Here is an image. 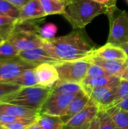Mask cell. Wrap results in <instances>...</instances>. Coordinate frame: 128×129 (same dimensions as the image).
<instances>
[{
    "label": "cell",
    "instance_id": "obj_1",
    "mask_svg": "<svg viewBox=\"0 0 128 129\" xmlns=\"http://www.w3.org/2000/svg\"><path fill=\"white\" fill-rule=\"evenodd\" d=\"M43 48L58 62L85 59L97 48L83 29H76L67 35L45 40Z\"/></svg>",
    "mask_w": 128,
    "mask_h": 129
},
{
    "label": "cell",
    "instance_id": "obj_2",
    "mask_svg": "<svg viewBox=\"0 0 128 129\" xmlns=\"http://www.w3.org/2000/svg\"><path fill=\"white\" fill-rule=\"evenodd\" d=\"M109 8L94 0H70L62 14L74 29H84L96 17L107 14Z\"/></svg>",
    "mask_w": 128,
    "mask_h": 129
},
{
    "label": "cell",
    "instance_id": "obj_3",
    "mask_svg": "<svg viewBox=\"0 0 128 129\" xmlns=\"http://www.w3.org/2000/svg\"><path fill=\"white\" fill-rule=\"evenodd\" d=\"M51 92V88L38 85L22 87L14 94L4 98L0 101V103L13 104L29 109L40 110Z\"/></svg>",
    "mask_w": 128,
    "mask_h": 129
},
{
    "label": "cell",
    "instance_id": "obj_4",
    "mask_svg": "<svg viewBox=\"0 0 128 129\" xmlns=\"http://www.w3.org/2000/svg\"><path fill=\"white\" fill-rule=\"evenodd\" d=\"M109 21V33L107 43L121 46L128 42V12L116 5L110 7L107 14Z\"/></svg>",
    "mask_w": 128,
    "mask_h": 129
},
{
    "label": "cell",
    "instance_id": "obj_5",
    "mask_svg": "<svg viewBox=\"0 0 128 129\" xmlns=\"http://www.w3.org/2000/svg\"><path fill=\"white\" fill-rule=\"evenodd\" d=\"M90 61L85 59L59 61L54 63L59 74V80L80 83L86 77Z\"/></svg>",
    "mask_w": 128,
    "mask_h": 129
},
{
    "label": "cell",
    "instance_id": "obj_6",
    "mask_svg": "<svg viewBox=\"0 0 128 129\" xmlns=\"http://www.w3.org/2000/svg\"><path fill=\"white\" fill-rule=\"evenodd\" d=\"M19 51L43 48L45 40L43 39L37 31L15 28L14 31L8 39Z\"/></svg>",
    "mask_w": 128,
    "mask_h": 129
},
{
    "label": "cell",
    "instance_id": "obj_7",
    "mask_svg": "<svg viewBox=\"0 0 128 129\" xmlns=\"http://www.w3.org/2000/svg\"><path fill=\"white\" fill-rule=\"evenodd\" d=\"M35 67V66L23 60L18 56L0 59V82H12L23 71Z\"/></svg>",
    "mask_w": 128,
    "mask_h": 129
},
{
    "label": "cell",
    "instance_id": "obj_8",
    "mask_svg": "<svg viewBox=\"0 0 128 129\" xmlns=\"http://www.w3.org/2000/svg\"><path fill=\"white\" fill-rule=\"evenodd\" d=\"M77 94H61L51 91L41 107L39 110L40 114L61 116Z\"/></svg>",
    "mask_w": 128,
    "mask_h": 129
},
{
    "label": "cell",
    "instance_id": "obj_9",
    "mask_svg": "<svg viewBox=\"0 0 128 129\" xmlns=\"http://www.w3.org/2000/svg\"><path fill=\"white\" fill-rule=\"evenodd\" d=\"M119 82L120 81L111 85L96 88L89 93L88 96L99 106L100 109L106 110L113 104Z\"/></svg>",
    "mask_w": 128,
    "mask_h": 129
},
{
    "label": "cell",
    "instance_id": "obj_10",
    "mask_svg": "<svg viewBox=\"0 0 128 129\" xmlns=\"http://www.w3.org/2000/svg\"><path fill=\"white\" fill-rule=\"evenodd\" d=\"M99 110V106L90 98L85 107L66 122L64 125L63 129H78L90 123L97 116Z\"/></svg>",
    "mask_w": 128,
    "mask_h": 129
},
{
    "label": "cell",
    "instance_id": "obj_11",
    "mask_svg": "<svg viewBox=\"0 0 128 129\" xmlns=\"http://www.w3.org/2000/svg\"><path fill=\"white\" fill-rule=\"evenodd\" d=\"M87 59L92 63L97 64L103 68L111 76L121 78L128 67L127 60H106L100 57L91 54Z\"/></svg>",
    "mask_w": 128,
    "mask_h": 129
},
{
    "label": "cell",
    "instance_id": "obj_12",
    "mask_svg": "<svg viewBox=\"0 0 128 129\" xmlns=\"http://www.w3.org/2000/svg\"><path fill=\"white\" fill-rule=\"evenodd\" d=\"M38 85L52 88L59 81V74L54 63H45L34 68Z\"/></svg>",
    "mask_w": 128,
    "mask_h": 129
},
{
    "label": "cell",
    "instance_id": "obj_13",
    "mask_svg": "<svg viewBox=\"0 0 128 129\" xmlns=\"http://www.w3.org/2000/svg\"><path fill=\"white\" fill-rule=\"evenodd\" d=\"M18 57L35 67L45 63L54 64L58 62L57 60L52 57L44 48H35L20 51L19 52Z\"/></svg>",
    "mask_w": 128,
    "mask_h": 129
},
{
    "label": "cell",
    "instance_id": "obj_14",
    "mask_svg": "<svg viewBox=\"0 0 128 129\" xmlns=\"http://www.w3.org/2000/svg\"><path fill=\"white\" fill-rule=\"evenodd\" d=\"M46 16L40 0H29L20 9L17 23L40 19Z\"/></svg>",
    "mask_w": 128,
    "mask_h": 129
},
{
    "label": "cell",
    "instance_id": "obj_15",
    "mask_svg": "<svg viewBox=\"0 0 128 129\" xmlns=\"http://www.w3.org/2000/svg\"><path fill=\"white\" fill-rule=\"evenodd\" d=\"M0 113L20 118H37L40 114L39 110L8 103H0Z\"/></svg>",
    "mask_w": 128,
    "mask_h": 129
},
{
    "label": "cell",
    "instance_id": "obj_16",
    "mask_svg": "<svg viewBox=\"0 0 128 129\" xmlns=\"http://www.w3.org/2000/svg\"><path fill=\"white\" fill-rule=\"evenodd\" d=\"M90 101V98L85 92H81L76 95L67 107L66 110L60 117L64 124L68 122L74 116L82 110Z\"/></svg>",
    "mask_w": 128,
    "mask_h": 129
},
{
    "label": "cell",
    "instance_id": "obj_17",
    "mask_svg": "<svg viewBox=\"0 0 128 129\" xmlns=\"http://www.w3.org/2000/svg\"><path fill=\"white\" fill-rule=\"evenodd\" d=\"M106 60H127L128 59L124 50L116 45L106 43L105 45L97 48L92 54Z\"/></svg>",
    "mask_w": 128,
    "mask_h": 129
},
{
    "label": "cell",
    "instance_id": "obj_18",
    "mask_svg": "<svg viewBox=\"0 0 128 129\" xmlns=\"http://www.w3.org/2000/svg\"><path fill=\"white\" fill-rule=\"evenodd\" d=\"M121 80L120 77L115 76H103L97 78H91V77H85L83 81L81 82V85L83 88L84 91L86 94H89V93L94 88L111 85L115 82H118Z\"/></svg>",
    "mask_w": 128,
    "mask_h": 129
},
{
    "label": "cell",
    "instance_id": "obj_19",
    "mask_svg": "<svg viewBox=\"0 0 128 129\" xmlns=\"http://www.w3.org/2000/svg\"><path fill=\"white\" fill-rule=\"evenodd\" d=\"M36 123L44 129H63L65 125L60 116L48 114H39Z\"/></svg>",
    "mask_w": 128,
    "mask_h": 129
},
{
    "label": "cell",
    "instance_id": "obj_20",
    "mask_svg": "<svg viewBox=\"0 0 128 129\" xmlns=\"http://www.w3.org/2000/svg\"><path fill=\"white\" fill-rule=\"evenodd\" d=\"M121 129H128V111L117 106L105 110Z\"/></svg>",
    "mask_w": 128,
    "mask_h": 129
},
{
    "label": "cell",
    "instance_id": "obj_21",
    "mask_svg": "<svg viewBox=\"0 0 128 129\" xmlns=\"http://www.w3.org/2000/svg\"><path fill=\"white\" fill-rule=\"evenodd\" d=\"M51 91L54 93L61 94H79L84 92L80 83L60 80L51 88Z\"/></svg>",
    "mask_w": 128,
    "mask_h": 129
},
{
    "label": "cell",
    "instance_id": "obj_22",
    "mask_svg": "<svg viewBox=\"0 0 128 129\" xmlns=\"http://www.w3.org/2000/svg\"><path fill=\"white\" fill-rule=\"evenodd\" d=\"M43 9L47 15L63 14L66 4L60 0H40Z\"/></svg>",
    "mask_w": 128,
    "mask_h": 129
},
{
    "label": "cell",
    "instance_id": "obj_23",
    "mask_svg": "<svg viewBox=\"0 0 128 129\" xmlns=\"http://www.w3.org/2000/svg\"><path fill=\"white\" fill-rule=\"evenodd\" d=\"M11 83L18 85L20 87H29L38 85V82L36 79L34 68L28 69L23 71Z\"/></svg>",
    "mask_w": 128,
    "mask_h": 129
},
{
    "label": "cell",
    "instance_id": "obj_24",
    "mask_svg": "<svg viewBox=\"0 0 128 129\" xmlns=\"http://www.w3.org/2000/svg\"><path fill=\"white\" fill-rule=\"evenodd\" d=\"M17 23V19L7 17L0 16V36L8 40L12 33L14 31Z\"/></svg>",
    "mask_w": 128,
    "mask_h": 129
},
{
    "label": "cell",
    "instance_id": "obj_25",
    "mask_svg": "<svg viewBox=\"0 0 128 129\" xmlns=\"http://www.w3.org/2000/svg\"><path fill=\"white\" fill-rule=\"evenodd\" d=\"M97 117L100 122L99 129H121L105 110L100 109L97 113Z\"/></svg>",
    "mask_w": 128,
    "mask_h": 129
},
{
    "label": "cell",
    "instance_id": "obj_26",
    "mask_svg": "<svg viewBox=\"0 0 128 129\" xmlns=\"http://www.w3.org/2000/svg\"><path fill=\"white\" fill-rule=\"evenodd\" d=\"M0 16H7L19 19L20 8H17L7 0H0Z\"/></svg>",
    "mask_w": 128,
    "mask_h": 129
},
{
    "label": "cell",
    "instance_id": "obj_27",
    "mask_svg": "<svg viewBox=\"0 0 128 129\" xmlns=\"http://www.w3.org/2000/svg\"><path fill=\"white\" fill-rule=\"evenodd\" d=\"M19 51L8 40L0 45V59L17 57Z\"/></svg>",
    "mask_w": 128,
    "mask_h": 129
},
{
    "label": "cell",
    "instance_id": "obj_28",
    "mask_svg": "<svg viewBox=\"0 0 128 129\" xmlns=\"http://www.w3.org/2000/svg\"><path fill=\"white\" fill-rule=\"evenodd\" d=\"M127 98H128V80L121 79L120 82L118 85L115 101L111 107L117 105L118 103L126 99Z\"/></svg>",
    "mask_w": 128,
    "mask_h": 129
},
{
    "label": "cell",
    "instance_id": "obj_29",
    "mask_svg": "<svg viewBox=\"0 0 128 129\" xmlns=\"http://www.w3.org/2000/svg\"><path fill=\"white\" fill-rule=\"evenodd\" d=\"M57 31V27L56 25L51 23H48L39 27L38 35L45 40H49L54 38Z\"/></svg>",
    "mask_w": 128,
    "mask_h": 129
},
{
    "label": "cell",
    "instance_id": "obj_30",
    "mask_svg": "<svg viewBox=\"0 0 128 129\" xmlns=\"http://www.w3.org/2000/svg\"><path fill=\"white\" fill-rule=\"evenodd\" d=\"M20 88V85L11 82H0V101L4 98L14 94Z\"/></svg>",
    "mask_w": 128,
    "mask_h": 129
},
{
    "label": "cell",
    "instance_id": "obj_31",
    "mask_svg": "<svg viewBox=\"0 0 128 129\" xmlns=\"http://www.w3.org/2000/svg\"><path fill=\"white\" fill-rule=\"evenodd\" d=\"M91 63V62H90ZM111 76L109 73H107L103 68L101 67L91 63L88 69L86 77H91V78H97V77H103V76Z\"/></svg>",
    "mask_w": 128,
    "mask_h": 129
},
{
    "label": "cell",
    "instance_id": "obj_32",
    "mask_svg": "<svg viewBox=\"0 0 128 129\" xmlns=\"http://www.w3.org/2000/svg\"><path fill=\"white\" fill-rule=\"evenodd\" d=\"M38 118V117H37ZM37 118H30L26 119L23 121L15 122L13 123L2 125L5 129H28L30 125L36 122Z\"/></svg>",
    "mask_w": 128,
    "mask_h": 129
},
{
    "label": "cell",
    "instance_id": "obj_33",
    "mask_svg": "<svg viewBox=\"0 0 128 129\" xmlns=\"http://www.w3.org/2000/svg\"><path fill=\"white\" fill-rule=\"evenodd\" d=\"M7 1L9 2L10 3H11L12 5H14V6H16L17 8L20 9L29 0H7Z\"/></svg>",
    "mask_w": 128,
    "mask_h": 129
},
{
    "label": "cell",
    "instance_id": "obj_34",
    "mask_svg": "<svg viewBox=\"0 0 128 129\" xmlns=\"http://www.w3.org/2000/svg\"><path fill=\"white\" fill-rule=\"evenodd\" d=\"M94 1L97 3L106 5L109 8L116 5V2H117V0H94Z\"/></svg>",
    "mask_w": 128,
    "mask_h": 129
},
{
    "label": "cell",
    "instance_id": "obj_35",
    "mask_svg": "<svg viewBox=\"0 0 128 129\" xmlns=\"http://www.w3.org/2000/svg\"><path fill=\"white\" fill-rule=\"evenodd\" d=\"M99 127H100V122H99V119L97 115V116L91 122L90 125L88 129H99Z\"/></svg>",
    "mask_w": 128,
    "mask_h": 129
},
{
    "label": "cell",
    "instance_id": "obj_36",
    "mask_svg": "<svg viewBox=\"0 0 128 129\" xmlns=\"http://www.w3.org/2000/svg\"><path fill=\"white\" fill-rule=\"evenodd\" d=\"M120 108H122L124 110H126L128 111V98H127L126 99L123 100L122 101H121L120 103H118L117 105H115Z\"/></svg>",
    "mask_w": 128,
    "mask_h": 129
},
{
    "label": "cell",
    "instance_id": "obj_37",
    "mask_svg": "<svg viewBox=\"0 0 128 129\" xmlns=\"http://www.w3.org/2000/svg\"><path fill=\"white\" fill-rule=\"evenodd\" d=\"M120 47L124 50V51L125 52V54H126V55H127V57L128 58V42L122 45H121Z\"/></svg>",
    "mask_w": 128,
    "mask_h": 129
},
{
    "label": "cell",
    "instance_id": "obj_38",
    "mask_svg": "<svg viewBox=\"0 0 128 129\" xmlns=\"http://www.w3.org/2000/svg\"><path fill=\"white\" fill-rule=\"evenodd\" d=\"M28 129H44V128H42L40 125H38L37 123H36V122H35V123H33L32 125H30L29 126V128Z\"/></svg>",
    "mask_w": 128,
    "mask_h": 129
},
{
    "label": "cell",
    "instance_id": "obj_39",
    "mask_svg": "<svg viewBox=\"0 0 128 129\" xmlns=\"http://www.w3.org/2000/svg\"><path fill=\"white\" fill-rule=\"evenodd\" d=\"M121 79H127V80H128V67L127 69L126 70V71L124 72V73L123 74V76H121Z\"/></svg>",
    "mask_w": 128,
    "mask_h": 129
},
{
    "label": "cell",
    "instance_id": "obj_40",
    "mask_svg": "<svg viewBox=\"0 0 128 129\" xmlns=\"http://www.w3.org/2000/svg\"><path fill=\"white\" fill-rule=\"evenodd\" d=\"M90 123H91V122H90ZM90 123H88V124L84 125V126H82V127H81V128H79L78 129H88V127H89V125H90Z\"/></svg>",
    "mask_w": 128,
    "mask_h": 129
},
{
    "label": "cell",
    "instance_id": "obj_41",
    "mask_svg": "<svg viewBox=\"0 0 128 129\" xmlns=\"http://www.w3.org/2000/svg\"><path fill=\"white\" fill-rule=\"evenodd\" d=\"M5 41H7V40H5L4 38H2V37H1V36H0V45H1V44H2L3 42H5Z\"/></svg>",
    "mask_w": 128,
    "mask_h": 129
},
{
    "label": "cell",
    "instance_id": "obj_42",
    "mask_svg": "<svg viewBox=\"0 0 128 129\" xmlns=\"http://www.w3.org/2000/svg\"><path fill=\"white\" fill-rule=\"evenodd\" d=\"M60 1H61V2H64V3H66V4H67L70 0H60Z\"/></svg>",
    "mask_w": 128,
    "mask_h": 129
},
{
    "label": "cell",
    "instance_id": "obj_43",
    "mask_svg": "<svg viewBox=\"0 0 128 129\" xmlns=\"http://www.w3.org/2000/svg\"><path fill=\"white\" fill-rule=\"evenodd\" d=\"M0 129H5L4 128V127H3V125L0 123Z\"/></svg>",
    "mask_w": 128,
    "mask_h": 129
},
{
    "label": "cell",
    "instance_id": "obj_44",
    "mask_svg": "<svg viewBox=\"0 0 128 129\" xmlns=\"http://www.w3.org/2000/svg\"><path fill=\"white\" fill-rule=\"evenodd\" d=\"M125 1H126V2L128 4V0H125Z\"/></svg>",
    "mask_w": 128,
    "mask_h": 129
}]
</instances>
